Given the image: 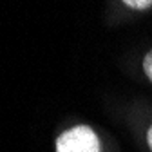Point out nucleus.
I'll return each mask as SVG.
<instances>
[{
	"label": "nucleus",
	"instance_id": "f257e3e1",
	"mask_svg": "<svg viewBox=\"0 0 152 152\" xmlns=\"http://www.w3.org/2000/svg\"><path fill=\"white\" fill-rule=\"evenodd\" d=\"M56 152H102V141L91 127L76 125L58 136Z\"/></svg>",
	"mask_w": 152,
	"mask_h": 152
},
{
	"label": "nucleus",
	"instance_id": "f03ea898",
	"mask_svg": "<svg viewBox=\"0 0 152 152\" xmlns=\"http://www.w3.org/2000/svg\"><path fill=\"white\" fill-rule=\"evenodd\" d=\"M125 6L132 9H148L152 6V0H125Z\"/></svg>",
	"mask_w": 152,
	"mask_h": 152
},
{
	"label": "nucleus",
	"instance_id": "7ed1b4c3",
	"mask_svg": "<svg viewBox=\"0 0 152 152\" xmlns=\"http://www.w3.org/2000/svg\"><path fill=\"white\" fill-rule=\"evenodd\" d=\"M143 71L147 74V78L152 82V49L147 53V56L143 58Z\"/></svg>",
	"mask_w": 152,
	"mask_h": 152
},
{
	"label": "nucleus",
	"instance_id": "20e7f679",
	"mask_svg": "<svg viewBox=\"0 0 152 152\" xmlns=\"http://www.w3.org/2000/svg\"><path fill=\"white\" fill-rule=\"evenodd\" d=\"M147 141H148V147H150V150H152V127H150L148 132H147Z\"/></svg>",
	"mask_w": 152,
	"mask_h": 152
}]
</instances>
